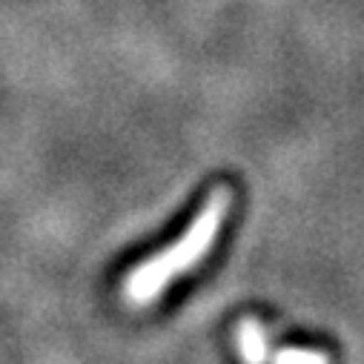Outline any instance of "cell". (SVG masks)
<instances>
[{"mask_svg": "<svg viewBox=\"0 0 364 364\" xmlns=\"http://www.w3.org/2000/svg\"><path fill=\"white\" fill-rule=\"evenodd\" d=\"M230 204H232V190L230 187H213L204 207L198 210V215L193 218V224L184 230L172 247L155 252L152 258L141 261L124 282V296L129 304H152L175 279H181L184 272L196 269L204 255L213 250L221 227H224V218L230 213Z\"/></svg>", "mask_w": 364, "mask_h": 364, "instance_id": "6da1fadb", "label": "cell"}, {"mask_svg": "<svg viewBox=\"0 0 364 364\" xmlns=\"http://www.w3.org/2000/svg\"><path fill=\"white\" fill-rule=\"evenodd\" d=\"M235 344H238V353H241V361L244 364H267L269 336H267V330L261 327L258 318L247 316V318L238 321V327H235Z\"/></svg>", "mask_w": 364, "mask_h": 364, "instance_id": "7a4b0ae2", "label": "cell"}, {"mask_svg": "<svg viewBox=\"0 0 364 364\" xmlns=\"http://www.w3.org/2000/svg\"><path fill=\"white\" fill-rule=\"evenodd\" d=\"M269 364H330L327 353L321 350H307V347H284V350H272L267 355Z\"/></svg>", "mask_w": 364, "mask_h": 364, "instance_id": "3957f363", "label": "cell"}]
</instances>
